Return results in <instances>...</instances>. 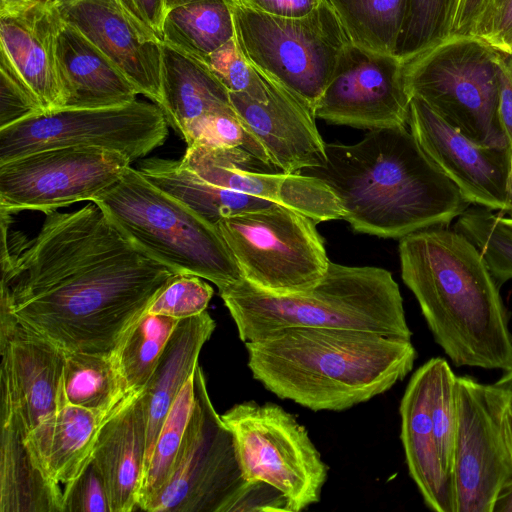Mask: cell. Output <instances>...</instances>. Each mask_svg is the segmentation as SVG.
<instances>
[{"instance_id":"cell-1","label":"cell","mask_w":512,"mask_h":512,"mask_svg":"<svg viewBox=\"0 0 512 512\" xmlns=\"http://www.w3.org/2000/svg\"><path fill=\"white\" fill-rule=\"evenodd\" d=\"M2 220L1 302L64 351L114 355L178 273L143 254L94 202L46 213L32 240Z\"/></svg>"},{"instance_id":"cell-2","label":"cell","mask_w":512,"mask_h":512,"mask_svg":"<svg viewBox=\"0 0 512 512\" xmlns=\"http://www.w3.org/2000/svg\"><path fill=\"white\" fill-rule=\"evenodd\" d=\"M326 154L308 174L331 187L356 232L402 238L446 227L469 208L407 126L370 130L355 144L326 143Z\"/></svg>"},{"instance_id":"cell-3","label":"cell","mask_w":512,"mask_h":512,"mask_svg":"<svg viewBox=\"0 0 512 512\" xmlns=\"http://www.w3.org/2000/svg\"><path fill=\"white\" fill-rule=\"evenodd\" d=\"M401 275L436 343L455 366L512 368L509 315L488 265L464 234L445 226L399 242Z\"/></svg>"},{"instance_id":"cell-4","label":"cell","mask_w":512,"mask_h":512,"mask_svg":"<svg viewBox=\"0 0 512 512\" xmlns=\"http://www.w3.org/2000/svg\"><path fill=\"white\" fill-rule=\"evenodd\" d=\"M245 348L255 380L312 411H343L385 393L417 358L411 340L346 328H281Z\"/></svg>"},{"instance_id":"cell-5","label":"cell","mask_w":512,"mask_h":512,"mask_svg":"<svg viewBox=\"0 0 512 512\" xmlns=\"http://www.w3.org/2000/svg\"><path fill=\"white\" fill-rule=\"evenodd\" d=\"M245 343L287 327L346 328L411 340L403 298L383 268L346 266L330 261L310 290L277 295L245 279L219 290Z\"/></svg>"},{"instance_id":"cell-6","label":"cell","mask_w":512,"mask_h":512,"mask_svg":"<svg viewBox=\"0 0 512 512\" xmlns=\"http://www.w3.org/2000/svg\"><path fill=\"white\" fill-rule=\"evenodd\" d=\"M143 254L221 290L243 280L218 227L129 166L93 201Z\"/></svg>"},{"instance_id":"cell-7","label":"cell","mask_w":512,"mask_h":512,"mask_svg":"<svg viewBox=\"0 0 512 512\" xmlns=\"http://www.w3.org/2000/svg\"><path fill=\"white\" fill-rule=\"evenodd\" d=\"M501 53L471 35H450L405 63L411 96L476 144L505 148L501 128Z\"/></svg>"},{"instance_id":"cell-8","label":"cell","mask_w":512,"mask_h":512,"mask_svg":"<svg viewBox=\"0 0 512 512\" xmlns=\"http://www.w3.org/2000/svg\"><path fill=\"white\" fill-rule=\"evenodd\" d=\"M235 42L244 58L314 115L342 50L350 40L328 0L302 18H279L227 0Z\"/></svg>"},{"instance_id":"cell-9","label":"cell","mask_w":512,"mask_h":512,"mask_svg":"<svg viewBox=\"0 0 512 512\" xmlns=\"http://www.w3.org/2000/svg\"><path fill=\"white\" fill-rule=\"evenodd\" d=\"M311 218L280 204L218 221L243 278L265 292L285 295L313 288L330 260Z\"/></svg>"},{"instance_id":"cell-10","label":"cell","mask_w":512,"mask_h":512,"mask_svg":"<svg viewBox=\"0 0 512 512\" xmlns=\"http://www.w3.org/2000/svg\"><path fill=\"white\" fill-rule=\"evenodd\" d=\"M221 418L232 432L246 481L261 480L276 487L294 512L319 502L328 467L292 414L274 403L245 401Z\"/></svg>"},{"instance_id":"cell-11","label":"cell","mask_w":512,"mask_h":512,"mask_svg":"<svg viewBox=\"0 0 512 512\" xmlns=\"http://www.w3.org/2000/svg\"><path fill=\"white\" fill-rule=\"evenodd\" d=\"M167 136L168 122L156 104L135 100L114 107L60 108L0 128V163L60 147L117 151L134 162Z\"/></svg>"},{"instance_id":"cell-12","label":"cell","mask_w":512,"mask_h":512,"mask_svg":"<svg viewBox=\"0 0 512 512\" xmlns=\"http://www.w3.org/2000/svg\"><path fill=\"white\" fill-rule=\"evenodd\" d=\"M457 430L452 465L456 512H493L512 477L510 405L506 392L457 376Z\"/></svg>"},{"instance_id":"cell-13","label":"cell","mask_w":512,"mask_h":512,"mask_svg":"<svg viewBox=\"0 0 512 512\" xmlns=\"http://www.w3.org/2000/svg\"><path fill=\"white\" fill-rule=\"evenodd\" d=\"M194 406L172 473L150 512H221L246 482L234 438L209 397L198 365Z\"/></svg>"},{"instance_id":"cell-14","label":"cell","mask_w":512,"mask_h":512,"mask_svg":"<svg viewBox=\"0 0 512 512\" xmlns=\"http://www.w3.org/2000/svg\"><path fill=\"white\" fill-rule=\"evenodd\" d=\"M132 162L99 148L60 147L0 163V211L45 214L80 201H93L119 180Z\"/></svg>"},{"instance_id":"cell-15","label":"cell","mask_w":512,"mask_h":512,"mask_svg":"<svg viewBox=\"0 0 512 512\" xmlns=\"http://www.w3.org/2000/svg\"><path fill=\"white\" fill-rule=\"evenodd\" d=\"M411 95L405 63L394 54L342 50L314 116L337 125L375 130L408 126Z\"/></svg>"},{"instance_id":"cell-16","label":"cell","mask_w":512,"mask_h":512,"mask_svg":"<svg viewBox=\"0 0 512 512\" xmlns=\"http://www.w3.org/2000/svg\"><path fill=\"white\" fill-rule=\"evenodd\" d=\"M1 421L15 414L27 434L64 397L65 351L0 301Z\"/></svg>"},{"instance_id":"cell-17","label":"cell","mask_w":512,"mask_h":512,"mask_svg":"<svg viewBox=\"0 0 512 512\" xmlns=\"http://www.w3.org/2000/svg\"><path fill=\"white\" fill-rule=\"evenodd\" d=\"M181 164L226 190L256 196L293 209L316 223L339 220L343 210L335 192L318 177L267 172L265 164L242 147L187 145Z\"/></svg>"},{"instance_id":"cell-18","label":"cell","mask_w":512,"mask_h":512,"mask_svg":"<svg viewBox=\"0 0 512 512\" xmlns=\"http://www.w3.org/2000/svg\"><path fill=\"white\" fill-rule=\"evenodd\" d=\"M408 126L424 153L470 204L506 215L509 146L476 144L415 96H411Z\"/></svg>"},{"instance_id":"cell-19","label":"cell","mask_w":512,"mask_h":512,"mask_svg":"<svg viewBox=\"0 0 512 512\" xmlns=\"http://www.w3.org/2000/svg\"><path fill=\"white\" fill-rule=\"evenodd\" d=\"M270 81L266 102L229 92L233 110L247 135L245 149L285 173L322 167L327 161L326 142L319 134L315 116L288 90Z\"/></svg>"},{"instance_id":"cell-20","label":"cell","mask_w":512,"mask_h":512,"mask_svg":"<svg viewBox=\"0 0 512 512\" xmlns=\"http://www.w3.org/2000/svg\"><path fill=\"white\" fill-rule=\"evenodd\" d=\"M61 19L99 48L139 94L162 103V40L117 0H52Z\"/></svg>"},{"instance_id":"cell-21","label":"cell","mask_w":512,"mask_h":512,"mask_svg":"<svg viewBox=\"0 0 512 512\" xmlns=\"http://www.w3.org/2000/svg\"><path fill=\"white\" fill-rule=\"evenodd\" d=\"M147 413L142 391L124 398L102 422L92 450L111 512L137 509L145 468Z\"/></svg>"},{"instance_id":"cell-22","label":"cell","mask_w":512,"mask_h":512,"mask_svg":"<svg viewBox=\"0 0 512 512\" xmlns=\"http://www.w3.org/2000/svg\"><path fill=\"white\" fill-rule=\"evenodd\" d=\"M62 19L53 1L0 16L1 48L39 100L44 111L63 108L64 96L56 60Z\"/></svg>"},{"instance_id":"cell-23","label":"cell","mask_w":512,"mask_h":512,"mask_svg":"<svg viewBox=\"0 0 512 512\" xmlns=\"http://www.w3.org/2000/svg\"><path fill=\"white\" fill-rule=\"evenodd\" d=\"M430 359L411 376L402 396L400 438L409 474L425 505L435 512H456L451 473L438 450L430 416Z\"/></svg>"},{"instance_id":"cell-24","label":"cell","mask_w":512,"mask_h":512,"mask_svg":"<svg viewBox=\"0 0 512 512\" xmlns=\"http://www.w3.org/2000/svg\"><path fill=\"white\" fill-rule=\"evenodd\" d=\"M56 60L63 108H104L132 103L139 94L132 82L80 31L62 20Z\"/></svg>"},{"instance_id":"cell-25","label":"cell","mask_w":512,"mask_h":512,"mask_svg":"<svg viewBox=\"0 0 512 512\" xmlns=\"http://www.w3.org/2000/svg\"><path fill=\"white\" fill-rule=\"evenodd\" d=\"M162 103L170 125L184 139L190 127L212 113L237 116L229 91L202 60L162 41Z\"/></svg>"},{"instance_id":"cell-26","label":"cell","mask_w":512,"mask_h":512,"mask_svg":"<svg viewBox=\"0 0 512 512\" xmlns=\"http://www.w3.org/2000/svg\"><path fill=\"white\" fill-rule=\"evenodd\" d=\"M215 327V321L207 311L179 320L142 390L147 413L145 466L172 404L194 375L201 349Z\"/></svg>"},{"instance_id":"cell-27","label":"cell","mask_w":512,"mask_h":512,"mask_svg":"<svg viewBox=\"0 0 512 512\" xmlns=\"http://www.w3.org/2000/svg\"><path fill=\"white\" fill-rule=\"evenodd\" d=\"M105 418L67 403L64 396L57 410L40 421L27 434L25 442L43 471L65 485L91 460L97 433Z\"/></svg>"},{"instance_id":"cell-28","label":"cell","mask_w":512,"mask_h":512,"mask_svg":"<svg viewBox=\"0 0 512 512\" xmlns=\"http://www.w3.org/2000/svg\"><path fill=\"white\" fill-rule=\"evenodd\" d=\"M20 419L1 421L0 512H62L63 491L38 465Z\"/></svg>"},{"instance_id":"cell-29","label":"cell","mask_w":512,"mask_h":512,"mask_svg":"<svg viewBox=\"0 0 512 512\" xmlns=\"http://www.w3.org/2000/svg\"><path fill=\"white\" fill-rule=\"evenodd\" d=\"M138 170L154 185L214 225L222 218L277 204L220 188L187 169L180 160L146 158L140 162Z\"/></svg>"},{"instance_id":"cell-30","label":"cell","mask_w":512,"mask_h":512,"mask_svg":"<svg viewBox=\"0 0 512 512\" xmlns=\"http://www.w3.org/2000/svg\"><path fill=\"white\" fill-rule=\"evenodd\" d=\"M234 36L227 0H192L172 7L162 27L163 42L204 62Z\"/></svg>"},{"instance_id":"cell-31","label":"cell","mask_w":512,"mask_h":512,"mask_svg":"<svg viewBox=\"0 0 512 512\" xmlns=\"http://www.w3.org/2000/svg\"><path fill=\"white\" fill-rule=\"evenodd\" d=\"M63 392L67 403L104 416L130 395L114 355L68 351H65Z\"/></svg>"},{"instance_id":"cell-32","label":"cell","mask_w":512,"mask_h":512,"mask_svg":"<svg viewBox=\"0 0 512 512\" xmlns=\"http://www.w3.org/2000/svg\"><path fill=\"white\" fill-rule=\"evenodd\" d=\"M350 42L383 54L396 52L410 0H328Z\"/></svg>"},{"instance_id":"cell-33","label":"cell","mask_w":512,"mask_h":512,"mask_svg":"<svg viewBox=\"0 0 512 512\" xmlns=\"http://www.w3.org/2000/svg\"><path fill=\"white\" fill-rule=\"evenodd\" d=\"M178 322L146 312L128 331L114 353L127 393L144 389Z\"/></svg>"},{"instance_id":"cell-34","label":"cell","mask_w":512,"mask_h":512,"mask_svg":"<svg viewBox=\"0 0 512 512\" xmlns=\"http://www.w3.org/2000/svg\"><path fill=\"white\" fill-rule=\"evenodd\" d=\"M194 399L193 375L178 394L159 431L142 476L137 509L145 511L170 478L191 417Z\"/></svg>"},{"instance_id":"cell-35","label":"cell","mask_w":512,"mask_h":512,"mask_svg":"<svg viewBox=\"0 0 512 512\" xmlns=\"http://www.w3.org/2000/svg\"><path fill=\"white\" fill-rule=\"evenodd\" d=\"M455 230L477 246L500 288L512 279V230L500 212L474 205L458 217Z\"/></svg>"},{"instance_id":"cell-36","label":"cell","mask_w":512,"mask_h":512,"mask_svg":"<svg viewBox=\"0 0 512 512\" xmlns=\"http://www.w3.org/2000/svg\"><path fill=\"white\" fill-rule=\"evenodd\" d=\"M460 0H410L395 55L404 63L448 38Z\"/></svg>"},{"instance_id":"cell-37","label":"cell","mask_w":512,"mask_h":512,"mask_svg":"<svg viewBox=\"0 0 512 512\" xmlns=\"http://www.w3.org/2000/svg\"><path fill=\"white\" fill-rule=\"evenodd\" d=\"M431 362L430 416L441 459L452 475L457 430V376L444 358Z\"/></svg>"},{"instance_id":"cell-38","label":"cell","mask_w":512,"mask_h":512,"mask_svg":"<svg viewBox=\"0 0 512 512\" xmlns=\"http://www.w3.org/2000/svg\"><path fill=\"white\" fill-rule=\"evenodd\" d=\"M205 63L229 92L245 93L260 102L268 100L271 81L244 58L234 38L209 55Z\"/></svg>"},{"instance_id":"cell-39","label":"cell","mask_w":512,"mask_h":512,"mask_svg":"<svg viewBox=\"0 0 512 512\" xmlns=\"http://www.w3.org/2000/svg\"><path fill=\"white\" fill-rule=\"evenodd\" d=\"M202 279L192 274H176L159 292L147 312L182 320L206 311L214 291Z\"/></svg>"},{"instance_id":"cell-40","label":"cell","mask_w":512,"mask_h":512,"mask_svg":"<svg viewBox=\"0 0 512 512\" xmlns=\"http://www.w3.org/2000/svg\"><path fill=\"white\" fill-rule=\"evenodd\" d=\"M0 128L44 112L39 100L0 49Z\"/></svg>"},{"instance_id":"cell-41","label":"cell","mask_w":512,"mask_h":512,"mask_svg":"<svg viewBox=\"0 0 512 512\" xmlns=\"http://www.w3.org/2000/svg\"><path fill=\"white\" fill-rule=\"evenodd\" d=\"M62 512H111L105 481L92 458L77 477L65 484Z\"/></svg>"},{"instance_id":"cell-42","label":"cell","mask_w":512,"mask_h":512,"mask_svg":"<svg viewBox=\"0 0 512 512\" xmlns=\"http://www.w3.org/2000/svg\"><path fill=\"white\" fill-rule=\"evenodd\" d=\"M183 140L187 145L244 149L248 142L237 116L227 113H212L202 117L190 127Z\"/></svg>"},{"instance_id":"cell-43","label":"cell","mask_w":512,"mask_h":512,"mask_svg":"<svg viewBox=\"0 0 512 512\" xmlns=\"http://www.w3.org/2000/svg\"><path fill=\"white\" fill-rule=\"evenodd\" d=\"M294 512L289 499L271 484L246 481L222 508L221 512Z\"/></svg>"},{"instance_id":"cell-44","label":"cell","mask_w":512,"mask_h":512,"mask_svg":"<svg viewBox=\"0 0 512 512\" xmlns=\"http://www.w3.org/2000/svg\"><path fill=\"white\" fill-rule=\"evenodd\" d=\"M473 36L501 53L512 54V0H497Z\"/></svg>"},{"instance_id":"cell-45","label":"cell","mask_w":512,"mask_h":512,"mask_svg":"<svg viewBox=\"0 0 512 512\" xmlns=\"http://www.w3.org/2000/svg\"><path fill=\"white\" fill-rule=\"evenodd\" d=\"M249 9L279 18H302L316 10L323 0H229Z\"/></svg>"},{"instance_id":"cell-46","label":"cell","mask_w":512,"mask_h":512,"mask_svg":"<svg viewBox=\"0 0 512 512\" xmlns=\"http://www.w3.org/2000/svg\"><path fill=\"white\" fill-rule=\"evenodd\" d=\"M133 17L156 33L162 40V27L167 13L166 0H117Z\"/></svg>"},{"instance_id":"cell-47","label":"cell","mask_w":512,"mask_h":512,"mask_svg":"<svg viewBox=\"0 0 512 512\" xmlns=\"http://www.w3.org/2000/svg\"><path fill=\"white\" fill-rule=\"evenodd\" d=\"M497 0H460L451 35L473 36L483 17Z\"/></svg>"},{"instance_id":"cell-48","label":"cell","mask_w":512,"mask_h":512,"mask_svg":"<svg viewBox=\"0 0 512 512\" xmlns=\"http://www.w3.org/2000/svg\"><path fill=\"white\" fill-rule=\"evenodd\" d=\"M498 114L501 128L510 144L512 142V82L502 67L501 58Z\"/></svg>"},{"instance_id":"cell-49","label":"cell","mask_w":512,"mask_h":512,"mask_svg":"<svg viewBox=\"0 0 512 512\" xmlns=\"http://www.w3.org/2000/svg\"><path fill=\"white\" fill-rule=\"evenodd\" d=\"M493 512H512V477L499 492Z\"/></svg>"},{"instance_id":"cell-50","label":"cell","mask_w":512,"mask_h":512,"mask_svg":"<svg viewBox=\"0 0 512 512\" xmlns=\"http://www.w3.org/2000/svg\"><path fill=\"white\" fill-rule=\"evenodd\" d=\"M33 4L31 0H0V16L19 14Z\"/></svg>"},{"instance_id":"cell-51","label":"cell","mask_w":512,"mask_h":512,"mask_svg":"<svg viewBox=\"0 0 512 512\" xmlns=\"http://www.w3.org/2000/svg\"><path fill=\"white\" fill-rule=\"evenodd\" d=\"M494 385L507 393L509 397L510 413L512 415V368L504 371L503 375Z\"/></svg>"},{"instance_id":"cell-52","label":"cell","mask_w":512,"mask_h":512,"mask_svg":"<svg viewBox=\"0 0 512 512\" xmlns=\"http://www.w3.org/2000/svg\"><path fill=\"white\" fill-rule=\"evenodd\" d=\"M510 158H509V170L507 179V193L509 201V210L506 213V217L512 218V142L509 144Z\"/></svg>"},{"instance_id":"cell-53","label":"cell","mask_w":512,"mask_h":512,"mask_svg":"<svg viewBox=\"0 0 512 512\" xmlns=\"http://www.w3.org/2000/svg\"><path fill=\"white\" fill-rule=\"evenodd\" d=\"M501 64L512 82V54L501 53Z\"/></svg>"},{"instance_id":"cell-54","label":"cell","mask_w":512,"mask_h":512,"mask_svg":"<svg viewBox=\"0 0 512 512\" xmlns=\"http://www.w3.org/2000/svg\"><path fill=\"white\" fill-rule=\"evenodd\" d=\"M192 0H166L167 8L170 9L172 7L187 3Z\"/></svg>"},{"instance_id":"cell-55","label":"cell","mask_w":512,"mask_h":512,"mask_svg":"<svg viewBox=\"0 0 512 512\" xmlns=\"http://www.w3.org/2000/svg\"><path fill=\"white\" fill-rule=\"evenodd\" d=\"M502 222L512 230V218L506 217L501 213Z\"/></svg>"},{"instance_id":"cell-56","label":"cell","mask_w":512,"mask_h":512,"mask_svg":"<svg viewBox=\"0 0 512 512\" xmlns=\"http://www.w3.org/2000/svg\"><path fill=\"white\" fill-rule=\"evenodd\" d=\"M32 2L34 3H37V2H49V1H52V0H31Z\"/></svg>"},{"instance_id":"cell-57","label":"cell","mask_w":512,"mask_h":512,"mask_svg":"<svg viewBox=\"0 0 512 512\" xmlns=\"http://www.w3.org/2000/svg\"><path fill=\"white\" fill-rule=\"evenodd\" d=\"M510 425H511V440H512V415L510 413Z\"/></svg>"}]
</instances>
